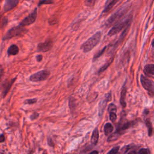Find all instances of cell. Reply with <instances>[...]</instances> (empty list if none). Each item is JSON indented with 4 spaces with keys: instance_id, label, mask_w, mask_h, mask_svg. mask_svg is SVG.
Returning a JSON list of instances; mask_svg holds the SVG:
<instances>
[{
    "instance_id": "obj_23",
    "label": "cell",
    "mask_w": 154,
    "mask_h": 154,
    "mask_svg": "<svg viewBox=\"0 0 154 154\" xmlns=\"http://www.w3.org/2000/svg\"><path fill=\"white\" fill-rule=\"evenodd\" d=\"M111 61H109V62H108V63H106L103 66H102L100 68V69L99 70L98 73H100V72H103L104 70H105L108 68V67L109 66V64L111 63Z\"/></svg>"
},
{
    "instance_id": "obj_36",
    "label": "cell",
    "mask_w": 154,
    "mask_h": 154,
    "mask_svg": "<svg viewBox=\"0 0 154 154\" xmlns=\"http://www.w3.org/2000/svg\"><path fill=\"white\" fill-rule=\"evenodd\" d=\"M152 46H153V47H154V39H153V41H152Z\"/></svg>"
},
{
    "instance_id": "obj_27",
    "label": "cell",
    "mask_w": 154,
    "mask_h": 154,
    "mask_svg": "<svg viewBox=\"0 0 154 154\" xmlns=\"http://www.w3.org/2000/svg\"><path fill=\"white\" fill-rule=\"evenodd\" d=\"M109 119L112 122H114L117 119V116L116 112H109Z\"/></svg>"
},
{
    "instance_id": "obj_25",
    "label": "cell",
    "mask_w": 154,
    "mask_h": 154,
    "mask_svg": "<svg viewBox=\"0 0 154 154\" xmlns=\"http://www.w3.org/2000/svg\"><path fill=\"white\" fill-rule=\"evenodd\" d=\"M120 147L119 146H116L114 147H113L110 151L108 152V153H111V154H116L117 153H118Z\"/></svg>"
},
{
    "instance_id": "obj_8",
    "label": "cell",
    "mask_w": 154,
    "mask_h": 154,
    "mask_svg": "<svg viewBox=\"0 0 154 154\" xmlns=\"http://www.w3.org/2000/svg\"><path fill=\"white\" fill-rule=\"evenodd\" d=\"M53 46V42L51 40H47L44 42H42L38 44L37 49L39 52H47L51 49Z\"/></svg>"
},
{
    "instance_id": "obj_29",
    "label": "cell",
    "mask_w": 154,
    "mask_h": 154,
    "mask_svg": "<svg viewBox=\"0 0 154 154\" xmlns=\"http://www.w3.org/2000/svg\"><path fill=\"white\" fill-rule=\"evenodd\" d=\"M39 117V114L37 112H34L30 116V119L31 120H34L37 119Z\"/></svg>"
},
{
    "instance_id": "obj_28",
    "label": "cell",
    "mask_w": 154,
    "mask_h": 154,
    "mask_svg": "<svg viewBox=\"0 0 154 154\" xmlns=\"http://www.w3.org/2000/svg\"><path fill=\"white\" fill-rule=\"evenodd\" d=\"M138 153L139 154H149L150 152L148 149H141L138 152Z\"/></svg>"
},
{
    "instance_id": "obj_22",
    "label": "cell",
    "mask_w": 154,
    "mask_h": 154,
    "mask_svg": "<svg viewBox=\"0 0 154 154\" xmlns=\"http://www.w3.org/2000/svg\"><path fill=\"white\" fill-rule=\"evenodd\" d=\"M108 111L109 112H116V111H117V107L114 103H111L108 106Z\"/></svg>"
},
{
    "instance_id": "obj_26",
    "label": "cell",
    "mask_w": 154,
    "mask_h": 154,
    "mask_svg": "<svg viewBox=\"0 0 154 154\" xmlns=\"http://www.w3.org/2000/svg\"><path fill=\"white\" fill-rule=\"evenodd\" d=\"M37 102V99L35 98H34V99H27L26 100H25V104H29V105H31V104H33L34 103H35Z\"/></svg>"
},
{
    "instance_id": "obj_3",
    "label": "cell",
    "mask_w": 154,
    "mask_h": 154,
    "mask_svg": "<svg viewBox=\"0 0 154 154\" xmlns=\"http://www.w3.org/2000/svg\"><path fill=\"white\" fill-rule=\"evenodd\" d=\"M132 20V16H129L126 17L125 19L114 25L108 32V35L109 36H112L115 34L119 33L120 31H122L123 28H125L127 25L130 24L131 21Z\"/></svg>"
},
{
    "instance_id": "obj_31",
    "label": "cell",
    "mask_w": 154,
    "mask_h": 154,
    "mask_svg": "<svg viewBox=\"0 0 154 154\" xmlns=\"http://www.w3.org/2000/svg\"><path fill=\"white\" fill-rule=\"evenodd\" d=\"M48 143L51 147H54V143L53 142V141H52L51 138H48Z\"/></svg>"
},
{
    "instance_id": "obj_11",
    "label": "cell",
    "mask_w": 154,
    "mask_h": 154,
    "mask_svg": "<svg viewBox=\"0 0 154 154\" xmlns=\"http://www.w3.org/2000/svg\"><path fill=\"white\" fill-rule=\"evenodd\" d=\"M134 123L135 122H126L125 123H123V125H121V126L120 125L117 129L116 132H118L119 134H122V133H123L126 130H127L128 129H129L130 127H131L132 125H134Z\"/></svg>"
},
{
    "instance_id": "obj_7",
    "label": "cell",
    "mask_w": 154,
    "mask_h": 154,
    "mask_svg": "<svg viewBox=\"0 0 154 154\" xmlns=\"http://www.w3.org/2000/svg\"><path fill=\"white\" fill-rule=\"evenodd\" d=\"M141 85L146 90L154 92V82L146 76L141 75L140 77Z\"/></svg>"
},
{
    "instance_id": "obj_16",
    "label": "cell",
    "mask_w": 154,
    "mask_h": 154,
    "mask_svg": "<svg viewBox=\"0 0 154 154\" xmlns=\"http://www.w3.org/2000/svg\"><path fill=\"white\" fill-rule=\"evenodd\" d=\"M19 49L17 45H11L7 50V54L8 55H15L19 53Z\"/></svg>"
},
{
    "instance_id": "obj_37",
    "label": "cell",
    "mask_w": 154,
    "mask_h": 154,
    "mask_svg": "<svg viewBox=\"0 0 154 154\" xmlns=\"http://www.w3.org/2000/svg\"><path fill=\"white\" fill-rule=\"evenodd\" d=\"M25 1H29V0H25Z\"/></svg>"
},
{
    "instance_id": "obj_4",
    "label": "cell",
    "mask_w": 154,
    "mask_h": 154,
    "mask_svg": "<svg viewBox=\"0 0 154 154\" xmlns=\"http://www.w3.org/2000/svg\"><path fill=\"white\" fill-rule=\"evenodd\" d=\"M128 8L123 7L118 10L116 12L113 13L106 21L105 25L107 27L110 26L111 25L116 23L120 19H121L127 12Z\"/></svg>"
},
{
    "instance_id": "obj_34",
    "label": "cell",
    "mask_w": 154,
    "mask_h": 154,
    "mask_svg": "<svg viewBox=\"0 0 154 154\" xmlns=\"http://www.w3.org/2000/svg\"><path fill=\"white\" fill-rule=\"evenodd\" d=\"M5 140V137L4 135L3 134H0V143H2L4 142Z\"/></svg>"
},
{
    "instance_id": "obj_6",
    "label": "cell",
    "mask_w": 154,
    "mask_h": 154,
    "mask_svg": "<svg viewBox=\"0 0 154 154\" xmlns=\"http://www.w3.org/2000/svg\"><path fill=\"white\" fill-rule=\"evenodd\" d=\"M37 8H35L34 10L28 16H27L22 20V22L20 23V25H21L22 26H25L33 23L35 21L37 18Z\"/></svg>"
},
{
    "instance_id": "obj_35",
    "label": "cell",
    "mask_w": 154,
    "mask_h": 154,
    "mask_svg": "<svg viewBox=\"0 0 154 154\" xmlns=\"http://www.w3.org/2000/svg\"><path fill=\"white\" fill-rule=\"evenodd\" d=\"M99 152H97V151H93V152H90V153H98Z\"/></svg>"
},
{
    "instance_id": "obj_12",
    "label": "cell",
    "mask_w": 154,
    "mask_h": 154,
    "mask_svg": "<svg viewBox=\"0 0 154 154\" xmlns=\"http://www.w3.org/2000/svg\"><path fill=\"white\" fill-rule=\"evenodd\" d=\"M16 79V78H14L11 79L10 81H7L5 83V84L4 85V87H3V89H2L3 97H5V95L7 94V93L8 92L9 90L10 89L11 85H13V84L14 83V82Z\"/></svg>"
},
{
    "instance_id": "obj_15",
    "label": "cell",
    "mask_w": 154,
    "mask_h": 154,
    "mask_svg": "<svg viewBox=\"0 0 154 154\" xmlns=\"http://www.w3.org/2000/svg\"><path fill=\"white\" fill-rule=\"evenodd\" d=\"M119 0H110L109 2H108L103 10V13H107L111 10L112 7L119 2Z\"/></svg>"
},
{
    "instance_id": "obj_14",
    "label": "cell",
    "mask_w": 154,
    "mask_h": 154,
    "mask_svg": "<svg viewBox=\"0 0 154 154\" xmlns=\"http://www.w3.org/2000/svg\"><path fill=\"white\" fill-rule=\"evenodd\" d=\"M99 140V131L97 128H96L93 131L91 137V143L93 145L97 144Z\"/></svg>"
},
{
    "instance_id": "obj_2",
    "label": "cell",
    "mask_w": 154,
    "mask_h": 154,
    "mask_svg": "<svg viewBox=\"0 0 154 154\" xmlns=\"http://www.w3.org/2000/svg\"><path fill=\"white\" fill-rule=\"evenodd\" d=\"M27 29L25 28V26H22L21 25H19L17 26H14L10 29L5 35L3 37V40H7L10 39L14 37L21 36L25 34L27 32Z\"/></svg>"
},
{
    "instance_id": "obj_30",
    "label": "cell",
    "mask_w": 154,
    "mask_h": 154,
    "mask_svg": "<svg viewBox=\"0 0 154 154\" xmlns=\"http://www.w3.org/2000/svg\"><path fill=\"white\" fill-rule=\"evenodd\" d=\"M97 0H86L85 1V4L87 5H92L95 3V2Z\"/></svg>"
},
{
    "instance_id": "obj_18",
    "label": "cell",
    "mask_w": 154,
    "mask_h": 154,
    "mask_svg": "<svg viewBox=\"0 0 154 154\" xmlns=\"http://www.w3.org/2000/svg\"><path fill=\"white\" fill-rule=\"evenodd\" d=\"M144 72L148 75H154V64H147L144 67Z\"/></svg>"
},
{
    "instance_id": "obj_19",
    "label": "cell",
    "mask_w": 154,
    "mask_h": 154,
    "mask_svg": "<svg viewBox=\"0 0 154 154\" xmlns=\"http://www.w3.org/2000/svg\"><path fill=\"white\" fill-rule=\"evenodd\" d=\"M145 123L146 125V127L147 128V130H148V135L149 136H152V134H153V127L152 125V123L150 122V121L149 120H145Z\"/></svg>"
},
{
    "instance_id": "obj_32",
    "label": "cell",
    "mask_w": 154,
    "mask_h": 154,
    "mask_svg": "<svg viewBox=\"0 0 154 154\" xmlns=\"http://www.w3.org/2000/svg\"><path fill=\"white\" fill-rule=\"evenodd\" d=\"M42 58H43V56L41 55V54H39V55H37L36 56V60L38 62H40L42 60Z\"/></svg>"
},
{
    "instance_id": "obj_5",
    "label": "cell",
    "mask_w": 154,
    "mask_h": 154,
    "mask_svg": "<svg viewBox=\"0 0 154 154\" xmlns=\"http://www.w3.org/2000/svg\"><path fill=\"white\" fill-rule=\"evenodd\" d=\"M51 73L48 70H42L35 73H33L29 76V80L32 82H39L47 79Z\"/></svg>"
},
{
    "instance_id": "obj_13",
    "label": "cell",
    "mask_w": 154,
    "mask_h": 154,
    "mask_svg": "<svg viewBox=\"0 0 154 154\" xmlns=\"http://www.w3.org/2000/svg\"><path fill=\"white\" fill-rule=\"evenodd\" d=\"M126 94V86H125V85H124L122 89V91H121V94H120V102L122 107H123V108H125L126 105V103L125 102Z\"/></svg>"
},
{
    "instance_id": "obj_17",
    "label": "cell",
    "mask_w": 154,
    "mask_h": 154,
    "mask_svg": "<svg viewBox=\"0 0 154 154\" xmlns=\"http://www.w3.org/2000/svg\"><path fill=\"white\" fill-rule=\"evenodd\" d=\"M103 130L105 135H109L112 132L114 128L110 123H106L104 126Z\"/></svg>"
},
{
    "instance_id": "obj_9",
    "label": "cell",
    "mask_w": 154,
    "mask_h": 154,
    "mask_svg": "<svg viewBox=\"0 0 154 154\" xmlns=\"http://www.w3.org/2000/svg\"><path fill=\"white\" fill-rule=\"evenodd\" d=\"M111 99V93H108L105 95V97L100 102L99 104V113L100 116H102V114H103L107 102L109 101Z\"/></svg>"
},
{
    "instance_id": "obj_24",
    "label": "cell",
    "mask_w": 154,
    "mask_h": 154,
    "mask_svg": "<svg viewBox=\"0 0 154 154\" xmlns=\"http://www.w3.org/2000/svg\"><path fill=\"white\" fill-rule=\"evenodd\" d=\"M52 2H53L52 0H41L39 1L38 5L40 6L43 4H50L53 3Z\"/></svg>"
},
{
    "instance_id": "obj_21",
    "label": "cell",
    "mask_w": 154,
    "mask_h": 154,
    "mask_svg": "<svg viewBox=\"0 0 154 154\" xmlns=\"http://www.w3.org/2000/svg\"><path fill=\"white\" fill-rule=\"evenodd\" d=\"M105 49H106V46H105L102 50H100V51H99V52H97L94 55V57H93V61H94L96 60H97L101 55H102V54L104 52V51H105Z\"/></svg>"
},
{
    "instance_id": "obj_33",
    "label": "cell",
    "mask_w": 154,
    "mask_h": 154,
    "mask_svg": "<svg viewBox=\"0 0 154 154\" xmlns=\"http://www.w3.org/2000/svg\"><path fill=\"white\" fill-rule=\"evenodd\" d=\"M3 75H4V69L1 66H0V79L3 76Z\"/></svg>"
},
{
    "instance_id": "obj_1",
    "label": "cell",
    "mask_w": 154,
    "mask_h": 154,
    "mask_svg": "<svg viewBox=\"0 0 154 154\" xmlns=\"http://www.w3.org/2000/svg\"><path fill=\"white\" fill-rule=\"evenodd\" d=\"M101 36L102 32L100 31H97L81 45V49H82L83 52L85 53L90 51L99 43Z\"/></svg>"
},
{
    "instance_id": "obj_20",
    "label": "cell",
    "mask_w": 154,
    "mask_h": 154,
    "mask_svg": "<svg viewBox=\"0 0 154 154\" xmlns=\"http://www.w3.org/2000/svg\"><path fill=\"white\" fill-rule=\"evenodd\" d=\"M120 135V134H119L118 132H116L114 134H112L111 135H109V136L108 137V138L107 139V141H112L116 140Z\"/></svg>"
},
{
    "instance_id": "obj_10",
    "label": "cell",
    "mask_w": 154,
    "mask_h": 154,
    "mask_svg": "<svg viewBox=\"0 0 154 154\" xmlns=\"http://www.w3.org/2000/svg\"><path fill=\"white\" fill-rule=\"evenodd\" d=\"M19 0H5L4 10L5 11H8L14 8L18 4Z\"/></svg>"
}]
</instances>
